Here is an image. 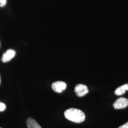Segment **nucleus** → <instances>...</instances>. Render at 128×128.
<instances>
[{"label": "nucleus", "instance_id": "1", "mask_svg": "<svg viewBox=\"0 0 128 128\" xmlns=\"http://www.w3.org/2000/svg\"><path fill=\"white\" fill-rule=\"evenodd\" d=\"M64 115L66 119L77 124L82 123L86 118V115L84 112L76 108H70L66 110Z\"/></svg>", "mask_w": 128, "mask_h": 128}, {"label": "nucleus", "instance_id": "13", "mask_svg": "<svg viewBox=\"0 0 128 128\" xmlns=\"http://www.w3.org/2000/svg\"></svg>", "mask_w": 128, "mask_h": 128}, {"label": "nucleus", "instance_id": "12", "mask_svg": "<svg viewBox=\"0 0 128 128\" xmlns=\"http://www.w3.org/2000/svg\"></svg>", "mask_w": 128, "mask_h": 128}, {"label": "nucleus", "instance_id": "3", "mask_svg": "<svg viewBox=\"0 0 128 128\" xmlns=\"http://www.w3.org/2000/svg\"><path fill=\"white\" fill-rule=\"evenodd\" d=\"M74 92L78 97H81L86 95L89 92V90L86 86L82 84H78L75 86Z\"/></svg>", "mask_w": 128, "mask_h": 128}, {"label": "nucleus", "instance_id": "10", "mask_svg": "<svg viewBox=\"0 0 128 128\" xmlns=\"http://www.w3.org/2000/svg\"><path fill=\"white\" fill-rule=\"evenodd\" d=\"M118 128H128V122L127 123L124 124V125L120 126Z\"/></svg>", "mask_w": 128, "mask_h": 128}, {"label": "nucleus", "instance_id": "9", "mask_svg": "<svg viewBox=\"0 0 128 128\" xmlns=\"http://www.w3.org/2000/svg\"><path fill=\"white\" fill-rule=\"evenodd\" d=\"M7 0H0V7H4L6 4Z\"/></svg>", "mask_w": 128, "mask_h": 128}, {"label": "nucleus", "instance_id": "8", "mask_svg": "<svg viewBox=\"0 0 128 128\" xmlns=\"http://www.w3.org/2000/svg\"><path fill=\"white\" fill-rule=\"evenodd\" d=\"M6 108V106L4 103L0 102V112H4Z\"/></svg>", "mask_w": 128, "mask_h": 128}, {"label": "nucleus", "instance_id": "7", "mask_svg": "<svg viewBox=\"0 0 128 128\" xmlns=\"http://www.w3.org/2000/svg\"><path fill=\"white\" fill-rule=\"evenodd\" d=\"M26 124L28 128H42L37 122L32 118H29L27 120Z\"/></svg>", "mask_w": 128, "mask_h": 128}, {"label": "nucleus", "instance_id": "5", "mask_svg": "<svg viewBox=\"0 0 128 128\" xmlns=\"http://www.w3.org/2000/svg\"><path fill=\"white\" fill-rule=\"evenodd\" d=\"M16 55V52L15 51L10 49L6 51L4 53L2 58V61L4 63H6L12 60Z\"/></svg>", "mask_w": 128, "mask_h": 128}, {"label": "nucleus", "instance_id": "4", "mask_svg": "<svg viewBox=\"0 0 128 128\" xmlns=\"http://www.w3.org/2000/svg\"><path fill=\"white\" fill-rule=\"evenodd\" d=\"M66 88V84L63 81H56L52 84V88L54 91L58 93H61Z\"/></svg>", "mask_w": 128, "mask_h": 128}, {"label": "nucleus", "instance_id": "2", "mask_svg": "<svg viewBox=\"0 0 128 128\" xmlns=\"http://www.w3.org/2000/svg\"><path fill=\"white\" fill-rule=\"evenodd\" d=\"M128 106V100L124 97L119 98L115 101L113 107L115 109H122L126 108Z\"/></svg>", "mask_w": 128, "mask_h": 128}, {"label": "nucleus", "instance_id": "6", "mask_svg": "<svg viewBox=\"0 0 128 128\" xmlns=\"http://www.w3.org/2000/svg\"><path fill=\"white\" fill-rule=\"evenodd\" d=\"M126 91H128V84L119 86L115 91V94L117 96H121L125 93Z\"/></svg>", "mask_w": 128, "mask_h": 128}, {"label": "nucleus", "instance_id": "11", "mask_svg": "<svg viewBox=\"0 0 128 128\" xmlns=\"http://www.w3.org/2000/svg\"><path fill=\"white\" fill-rule=\"evenodd\" d=\"M0 82H1V78H0Z\"/></svg>", "mask_w": 128, "mask_h": 128}]
</instances>
